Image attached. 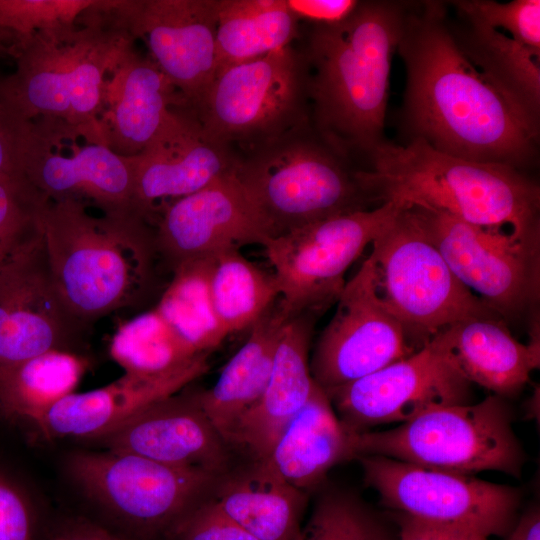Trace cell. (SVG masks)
Returning a JSON list of instances; mask_svg holds the SVG:
<instances>
[{
  "label": "cell",
  "instance_id": "32",
  "mask_svg": "<svg viewBox=\"0 0 540 540\" xmlns=\"http://www.w3.org/2000/svg\"><path fill=\"white\" fill-rule=\"evenodd\" d=\"M213 257L187 261L174 268L154 307L199 354H209L228 336L217 318L210 293Z\"/></svg>",
  "mask_w": 540,
  "mask_h": 540
},
{
  "label": "cell",
  "instance_id": "37",
  "mask_svg": "<svg viewBox=\"0 0 540 540\" xmlns=\"http://www.w3.org/2000/svg\"><path fill=\"white\" fill-rule=\"evenodd\" d=\"M95 0H0V37L9 54L38 33L74 23Z\"/></svg>",
  "mask_w": 540,
  "mask_h": 540
},
{
  "label": "cell",
  "instance_id": "34",
  "mask_svg": "<svg viewBox=\"0 0 540 540\" xmlns=\"http://www.w3.org/2000/svg\"><path fill=\"white\" fill-rule=\"evenodd\" d=\"M210 293L227 335L251 327L279 298L274 275L246 259L240 250L213 257Z\"/></svg>",
  "mask_w": 540,
  "mask_h": 540
},
{
  "label": "cell",
  "instance_id": "30",
  "mask_svg": "<svg viewBox=\"0 0 540 540\" xmlns=\"http://www.w3.org/2000/svg\"><path fill=\"white\" fill-rule=\"evenodd\" d=\"M90 366L78 351L52 350L0 366V411L36 423L51 407L75 392Z\"/></svg>",
  "mask_w": 540,
  "mask_h": 540
},
{
  "label": "cell",
  "instance_id": "43",
  "mask_svg": "<svg viewBox=\"0 0 540 540\" xmlns=\"http://www.w3.org/2000/svg\"><path fill=\"white\" fill-rule=\"evenodd\" d=\"M355 0H286L292 14L317 24H335L347 18L358 5Z\"/></svg>",
  "mask_w": 540,
  "mask_h": 540
},
{
  "label": "cell",
  "instance_id": "38",
  "mask_svg": "<svg viewBox=\"0 0 540 540\" xmlns=\"http://www.w3.org/2000/svg\"><path fill=\"white\" fill-rule=\"evenodd\" d=\"M457 12L478 20L540 51V1L514 0L499 3L488 0H460L449 2Z\"/></svg>",
  "mask_w": 540,
  "mask_h": 540
},
{
  "label": "cell",
  "instance_id": "13",
  "mask_svg": "<svg viewBox=\"0 0 540 540\" xmlns=\"http://www.w3.org/2000/svg\"><path fill=\"white\" fill-rule=\"evenodd\" d=\"M412 208L458 280L503 320L519 317L536 304L540 246L518 241L507 230L483 228L443 212Z\"/></svg>",
  "mask_w": 540,
  "mask_h": 540
},
{
  "label": "cell",
  "instance_id": "39",
  "mask_svg": "<svg viewBox=\"0 0 540 540\" xmlns=\"http://www.w3.org/2000/svg\"><path fill=\"white\" fill-rule=\"evenodd\" d=\"M163 540H257L215 503L213 496L186 514Z\"/></svg>",
  "mask_w": 540,
  "mask_h": 540
},
{
  "label": "cell",
  "instance_id": "46",
  "mask_svg": "<svg viewBox=\"0 0 540 540\" xmlns=\"http://www.w3.org/2000/svg\"><path fill=\"white\" fill-rule=\"evenodd\" d=\"M6 53L9 54V49L7 45L5 44V42L2 40V38L0 37V55L6 54Z\"/></svg>",
  "mask_w": 540,
  "mask_h": 540
},
{
  "label": "cell",
  "instance_id": "28",
  "mask_svg": "<svg viewBox=\"0 0 540 540\" xmlns=\"http://www.w3.org/2000/svg\"><path fill=\"white\" fill-rule=\"evenodd\" d=\"M351 433L316 384L267 459L286 481L307 492L317 487L333 466L353 459Z\"/></svg>",
  "mask_w": 540,
  "mask_h": 540
},
{
  "label": "cell",
  "instance_id": "31",
  "mask_svg": "<svg viewBox=\"0 0 540 540\" xmlns=\"http://www.w3.org/2000/svg\"><path fill=\"white\" fill-rule=\"evenodd\" d=\"M296 23L286 0H218L216 74L288 47Z\"/></svg>",
  "mask_w": 540,
  "mask_h": 540
},
{
  "label": "cell",
  "instance_id": "27",
  "mask_svg": "<svg viewBox=\"0 0 540 540\" xmlns=\"http://www.w3.org/2000/svg\"><path fill=\"white\" fill-rule=\"evenodd\" d=\"M288 318L276 300L250 327L246 342L226 363L216 383L197 390L202 409L229 445L239 422L267 386Z\"/></svg>",
  "mask_w": 540,
  "mask_h": 540
},
{
  "label": "cell",
  "instance_id": "4",
  "mask_svg": "<svg viewBox=\"0 0 540 540\" xmlns=\"http://www.w3.org/2000/svg\"><path fill=\"white\" fill-rule=\"evenodd\" d=\"M43 240L58 293L86 328L140 305L156 286L155 229L137 213L94 214L77 202L48 201Z\"/></svg>",
  "mask_w": 540,
  "mask_h": 540
},
{
  "label": "cell",
  "instance_id": "19",
  "mask_svg": "<svg viewBox=\"0 0 540 540\" xmlns=\"http://www.w3.org/2000/svg\"><path fill=\"white\" fill-rule=\"evenodd\" d=\"M154 229L160 258L171 271L187 261L269 240L235 168L169 206Z\"/></svg>",
  "mask_w": 540,
  "mask_h": 540
},
{
  "label": "cell",
  "instance_id": "11",
  "mask_svg": "<svg viewBox=\"0 0 540 540\" xmlns=\"http://www.w3.org/2000/svg\"><path fill=\"white\" fill-rule=\"evenodd\" d=\"M402 207L385 202L269 239L263 247L274 269L281 311L287 317L314 315L336 302L348 268Z\"/></svg>",
  "mask_w": 540,
  "mask_h": 540
},
{
  "label": "cell",
  "instance_id": "15",
  "mask_svg": "<svg viewBox=\"0 0 540 540\" xmlns=\"http://www.w3.org/2000/svg\"><path fill=\"white\" fill-rule=\"evenodd\" d=\"M303 74L288 46L228 67L202 97L186 107L213 139L232 140L277 135L299 108Z\"/></svg>",
  "mask_w": 540,
  "mask_h": 540
},
{
  "label": "cell",
  "instance_id": "25",
  "mask_svg": "<svg viewBox=\"0 0 540 540\" xmlns=\"http://www.w3.org/2000/svg\"><path fill=\"white\" fill-rule=\"evenodd\" d=\"M529 342L520 343L501 318L460 321L437 334L460 374L470 383L506 398L517 395L540 365L539 322Z\"/></svg>",
  "mask_w": 540,
  "mask_h": 540
},
{
  "label": "cell",
  "instance_id": "8",
  "mask_svg": "<svg viewBox=\"0 0 540 540\" xmlns=\"http://www.w3.org/2000/svg\"><path fill=\"white\" fill-rule=\"evenodd\" d=\"M347 156L329 144L309 140L271 145L235 174L260 216L269 239L333 216L369 209L371 197L356 171L345 167Z\"/></svg>",
  "mask_w": 540,
  "mask_h": 540
},
{
  "label": "cell",
  "instance_id": "24",
  "mask_svg": "<svg viewBox=\"0 0 540 540\" xmlns=\"http://www.w3.org/2000/svg\"><path fill=\"white\" fill-rule=\"evenodd\" d=\"M313 317L305 313L286 320L267 386L233 434L231 447L250 460L270 456L281 434L316 386L309 359Z\"/></svg>",
  "mask_w": 540,
  "mask_h": 540
},
{
  "label": "cell",
  "instance_id": "6",
  "mask_svg": "<svg viewBox=\"0 0 540 540\" xmlns=\"http://www.w3.org/2000/svg\"><path fill=\"white\" fill-rule=\"evenodd\" d=\"M505 398L431 409L386 431L351 433L353 459L379 455L423 467L473 475L499 471L519 478L526 454Z\"/></svg>",
  "mask_w": 540,
  "mask_h": 540
},
{
  "label": "cell",
  "instance_id": "7",
  "mask_svg": "<svg viewBox=\"0 0 540 540\" xmlns=\"http://www.w3.org/2000/svg\"><path fill=\"white\" fill-rule=\"evenodd\" d=\"M371 246L378 293L416 350L460 321L501 318L458 280L412 207L403 206Z\"/></svg>",
  "mask_w": 540,
  "mask_h": 540
},
{
  "label": "cell",
  "instance_id": "1",
  "mask_svg": "<svg viewBox=\"0 0 540 540\" xmlns=\"http://www.w3.org/2000/svg\"><path fill=\"white\" fill-rule=\"evenodd\" d=\"M396 51L406 70L403 119L409 140L477 162L521 170L535 163L539 117L471 62L443 2H408Z\"/></svg>",
  "mask_w": 540,
  "mask_h": 540
},
{
  "label": "cell",
  "instance_id": "9",
  "mask_svg": "<svg viewBox=\"0 0 540 540\" xmlns=\"http://www.w3.org/2000/svg\"><path fill=\"white\" fill-rule=\"evenodd\" d=\"M66 469L87 498L145 540H163L186 514L213 496L220 479L109 449L74 452Z\"/></svg>",
  "mask_w": 540,
  "mask_h": 540
},
{
  "label": "cell",
  "instance_id": "29",
  "mask_svg": "<svg viewBox=\"0 0 540 540\" xmlns=\"http://www.w3.org/2000/svg\"><path fill=\"white\" fill-rule=\"evenodd\" d=\"M451 30L471 62L530 113L540 111V51L459 12Z\"/></svg>",
  "mask_w": 540,
  "mask_h": 540
},
{
  "label": "cell",
  "instance_id": "17",
  "mask_svg": "<svg viewBox=\"0 0 540 540\" xmlns=\"http://www.w3.org/2000/svg\"><path fill=\"white\" fill-rule=\"evenodd\" d=\"M86 330L58 293L42 232L0 268V366L52 350L82 352Z\"/></svg>",
  "mask_w": 540,
  "mask_h": 540
},
{
  "label": "cell",
  "instance_id": "35",
  "mask_svg": "<svg viewBox=\"0 0 540 540\" xmlns=\"http://www.w3.org/2000/svg\"><path fill=\"white\" fill-rule=\"evenodd\" d=\"M298 540H391L382 523L357 496L328 491L316 501Z\"/></svg>",
  "mask_w": 540,
  "mask_h": 540
},
{
  "label": "cell",
  "instance_id": "23",
  "mask_svg": "<svg viewBox=\"0 0 540 540\" xmlns=\"http://www.w3.org/2000/svg\"><path fill=\"white\" fill-rule=\"evenodd\" d=\"M208 367L204 358L165 376L124 373L103 387L75 391L64 397L33 425L49 440L66 437L100 440L150 405L189 386Z\"/></svg>",
  "mask_w": 540,
  "mask_h": 540
},
{
  "label": "cell",
  "instance_id": "45",
  "mask_svg": "<svg viewBox=\"0 0 540 540\" xmlns=\"http://www.w3.org/2000/svg\"><path fill=\"white\" fill-rule=\"evenodd\" d=\"M505 540H540V511L534 505L527 509L506 535Z\"/></svg>",
  "mask_w": 540,
  "mask_h": 540
},
{
  "label": "cell",
  "instance_id": "33",
  "mask_svg": "<svg viewBox=\"0 0 540 540\" xmlns=\"http://www.w3.org/2000/svg\"><path fill=\"white\" fill-rule=\"evenodd\" d=\"M109 354L124 373L146 377L173 374L208 357L187 345L155 308L119 324Z\"/></svg>",
  "mask_w": 540,
  "mask_h": 540
},
{
  "label": "cell",
  "instance_id": "22",
  "mask_svg": "<svg viewBox=\"0 0 540 540\" xmlns=\"http://www.w3.org/2000/svg\"><path fill=\"white\" fill-rule=\"evenodd\" d=\"M185 106L168 78L134 47L108 79L98 124L109 148L122 157L146 149Z\"/></svg>",
  "mask_w": 540,
  "mask_h": 540
},
{
  "label": "cell",
  "instance_id": "3",
  "mask_svg": "<svg viewBox=\"0 0 540 540\" xmlns=\"http://www.w3.org/2000/svg\"><path fill=\"white\" fill-rule=\"evenodd\" d=\"M407 2H359L310 36V94L321 137L345 155L369 154L384 139L392 57Z\"/></svg>",
  "mask_w": 540,
  "mask_h": 540
},
{
  "label": "cell",
  "instance_id": "26",
  "mask_svg": "<svg viewBox=\"0 0 540 540\" xmlns=\"http://www.w3.org/2000/svg\"><path fill=\"white\" fill-rule=\"evenodd\" d=\"M213 500L257 540H298L308 495L286 481L268 459H262L223 475Z\"/></svg>",
  "mask_w": 540,
  "mask_h": 540
},
{
  "label": "cell",
  "instance_id": "36",
  "mask_svg": "<svg viewBox=\"0 0 540 540\" xmlns=\"http://www.w3.org/2000/svg\"><path fill=\"white\" fill-rule=\"evenodd\" d=\"M48 201L24 174L0 177V268L43 232Z\"/></svg>",
  "mask_w": 540,
  "mask_h": 540
},
{
  "label": "cell",
  "instance_id": "21",
  "mask_svg": "<svg viewBox=\"0 0 540 540\" xmlns=\"http://www.w3.org/2000/svg\"><path fill=\"white\" fill-rule=\"evenodd\" d=\"M106 449L221 478L233 466L234 449L202 409L197 390L161 399L100 439Z\"/></svg>",
  "mask_w": 540,
  "mask_h": 540
},
{
  "label": "cell",
  "instance_id": "10",
  "mask_svg": "<svg viewBox=\"0 0 540 540\" xmlns=\"http://www.w3.org/2000/svg\"><path fill=\"white\" fill-rule=\"evenodd\" d=\"M22 171L51 202L73 201L106 214L136 213L130 159L109 148L97 120L32 118Z\"/></svg>",
  "mask_w": 540,
  "mask_h": 540
},
{
  "label": "cell",
  "instance_id": "42",
  "mask_svg": "<svg viewBox=\"0 0 540 540\" xmlns=\"http://www.w3.org/2000/svg\"><path fill=\"white\" fill-rule=\"evenodd\" d=\"M400 540H489L482 534L453 525L433 523L398 512Z\"/></svg>",
  "mask_w": 540,
  "mask_h": 540
},
{
  "label": "cell",
  "instance_id": "20",
  "mask_svg": "<svg viewBox=\"0 0 540 540\" xmlns=\"http://www.w3.org/2000/svg\"><path fill=\"white\" fill-rule=\"evenodd\" d=\"M128 158L135 212L153 227L169 206L232 171L237 163L228 146L211 138L184 106L146 149Z\"/></svg>",
  "mask_w": 540,
  "mask_h": 540
},
{
  "label": "cell",
  "instance_id": "12",
  "mask_svg": "<svg viewBox=\"0 0 540 540\" xmlns=\"http://www.w3.org/2000/svg\"><path fill=\"white\" fill-rule=\"evenodd\" d=\"M364 481L381 503L420 520L458 526L489 538L516 523L520 489L379 456L364 455Z\"/></svg>",
  "mask_w": 540,
  "mask_h": 540
},
{
  "label": "cell",
  "instance_id": "40",
  "mask_svg": "<svg viewBox=\"0 0 540 540\" xmlns=\"http://www.w3.org/2000/svg\"><path fill=\"white\" fill-rule=\"evenodd\" d=\"M28 119L0 76V177L23 174L22 164L30 130Z\"/></svg>",
  "mask_w": 540,
  "mask_h": 540
},
{
  "label": "cell",
  "instance_id": "16",
  "mask_svg": "<svg viewBox=\"0 0 540 540\" xmlns=\"http://www.w3.org/2000/svg\"><path fill=\"white\" fill-rule=\"evenodd\" d=\"M336 302V311L321 332L310 361L312 378L324 391L417 351L403 325L383 303L369 256L346 282Z\"/></svg>",
  "mask_w": 540,
  "mask_h": 540
},
{
  "label": "cell",
  "instance_id": "44",
  "mask_svg": "<svg viewBox=\"0 0 540 540\" xmlns=\"http://www.w3.org/2000/svg\"><path fill=\"white\" fill-rule=\"evenodd\" d=\"M51 540H123L108 529L86 519H70L51 536Z\"/></svg>",
  "mask_w": 540,
  "mask_h": 540
},
{
  "label": "cell",
  "instance_id": "18",
  "mask_svg": "<svg viewBox=\"0 0 540 540\" xmlns=\"http://www.w3.org/2000/svg\"><path fill=\"white\" fill-rule=\"evenodd\" d=\"M116 12L185 106L194 105L216 74L218 0H117Z\"/></svg>",
  "mask_w": 540,
  "mask_h": 540
},
{
  "label": "cell",
  "instance_id": "5",
  "mask_svg": "<svg viewBox=\"0 0 540 540\" xmlns=\"http://www.w3.org/2000/svg\"><path fill=\"white\" fill-rule=\"evenodd\" d=\"M117 0H95L74 23L38 33L11 53L8 92L28 119L96 121L111 72L134 47Z\"/></svg>",
  "mask_w": 540,
  "mask_h": 540
},
{
  "label": "cell",
  "instance_id": "2",
  "mask_svg": "<svg viewBox=\"0 0 540 540\" xmlns=\"http://www.w3.org/2000/svg\"><path fill=\"white\" fill-rule=\"evenodd\" d=\"M355 175L373 202L439 211L540 246V189L523 170L440 152L422 139L385 140Z\"/></svg>",
  "mask_w": 540,
  "mask_h": 540
},
{
  "label": "cell",
  "instance_id": "41",
  "mask_svg": "<svg viewBox=\"0 0 540 540\" xmlns=\"http://www.w3.org/2000/svg\"><path fill=\"white\" fill-rule=\"evenodd\" d=\"M0 540H37L34 507L27 493L0 470Z\"/></svg>",
  "mask_w": 540,
  "mask_h": 540
},
{
  "label": "cell",
  "instance_id": "14",
  "mask_svg": "<svg viewBox=\"0 0 540 540\" xmlns=\"http://www.w3.org/2000/svg\"><path fill=\"white\" fill-rule=\"evenodd\" d=\"M325 393L352 433L471 403V383L456 369L437 335L410 356Z\"/></svg>",
  "mask_w": 540,
  "mask_h": 540
}]
</instances>
